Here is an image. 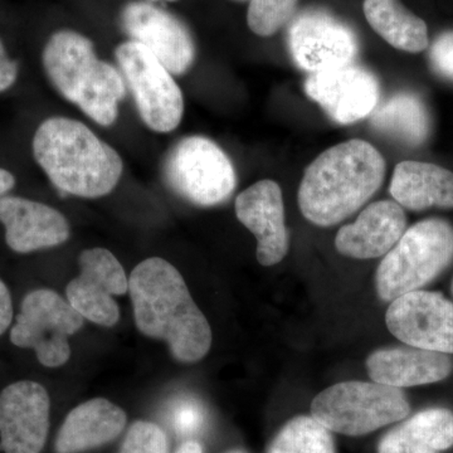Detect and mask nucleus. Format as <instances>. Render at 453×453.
<instances>
[{"label":"nucleus","mask_w":453,"mask_h":453,"mask_svg":"<svg viewBox=\"0 0 453 453\" xmlns=\"http://www.w3.org/2000/svg\"><path fill=\"white\" fill-rule=\"evenodd\" d=\"M85 318L57 292H29L11 332L16 347L33 349L42 365L57 368L71 357L68 338L82 329Z\"/></svg>","instance_id":"9"},{"label":"nucleus","mask_w":453,"mask_h":453,"mask_svg":"<svg viewBox=\"0 0 453 453\" xmlns=\"http://www.w3.org/2000/svg\"><path fill=\"white\" fill-rule=\"evenodd\" d=\"M18 76V64L9 58L5 53L3 42L0 41V92L7 91L16 82Z\"/></svg>","instance_id":"30"},{"label":"nucleus","mask_w":453,"mask_h":453,"mask_svg":"<svg viewBox=\"0 0 453 453\" xmlns=\"http://www.w3.org/2000/svg\"><path fill=\"white\" fill-rule=\"evenodd\" d=\"M288 42L295 64L310 74L353 64L359 50L356 33L320 11L303 12L295 18Z\"/></svg>","instance_id":"12"},{"label":"nucleus","mask_w":453,"mask_h":453,"mask_svg":"<svg viewBox=\"0 0 453 453\" xmlns=\"http://www.w3.org/2000/svg\"><path fill=\"white\" fill-rule=\"evenodd\" d=\"M267 453H336L335 441L314 417L297 416L280 429Z\"/></svg>","instance_id":"25"},{"label":"nucleus","mask_w":453,"mask_h":453,"mask_svg":"<svg viewBox=\"0 0 453 453\" xmlns=\"http://www.w3.org/2000/svg\"><path fill=\"white\" fill-rule=\"evenodd\" d=\"M33 155L59 192L81 198L110 195L124 170L112 146L82 122L62 116L42 122L33 138Z\"/></svg>","instance_id":"3"},{"label":"nucleus","mask_w":453,"mask_h":453,"mask_svg":"<svg viewBox=\"0 0 453 453\" xmlns=\"http://www.w3.org/2000/svg\"><path fill=\"white\" fill-rule=\"evenodd\" d=\"M122 31L142 44L172 74H184L196 59L192 35L177 17L148 2H131L122 9Z\"/></svg>","instance_id":"13"},{"label":"nucleus","mask_w":453,"mask_h":453,"mask_svg":"<svg viewBox=\"0 0 453 453\" xmlns=\"http://www.w3.org/2000/svg\"><path fill=\"white\" fill-rule=\"evenodd\" d=\"M386 160L365 140L327 149L310 164L299 188V207L309 222L332 226L359 211L383 184Z\"/></svg>","instance_id":"2"},{"label":"nucleus","mask_w":453,"mask_h":453,"mask_svg":"<svg viewBox=\"0 0 453 453\" xmlns=\"http://www.w3.org/2000/svg\"><path fill=\"white\" fill-rule=\"evenodd\" d=\"M13 320V303L7 285L0 280V336L3 335Z\"/></svg>","instance_id":"31"},{"label":"nucleus","mask_w":453,"mask_h":453,"mask_svg":"<svg viewBox=\"0 0 453 453\" xmlns=\"http://www.w3.org/2000/svg\"><path fill=\"white\" fill-rule=\"evenodd\" d=\"M453 261V226L447 220H421L408 228L375 273L380 300L419 290L436 279Z\"/></svg>","instance_id":"5"},{"label":"nucleus","mask_w":453,"mask_h":453,"mask_svg":"<svg viewBox=\"0 0 453 453\" xmlns=\"http://www.w3.org/2000/svg\"><path fill=\"white\" fill-rule=\"evenodd\" d=\"M234 2H247V0H234Z\"/></svg>","instance_id":"37"},{"label":"nucleus","mask_w":453,"mask_h":453,"mask_svg":"<svg viewBox=\"0 0 453 453\" xmlns=\"http://www.w3.org/2000/svg\"><path fill=\"white\" fill-rule=\"evenodd\" d=\"M234 210L238 220L257 240L259 264L266 267L280 264L290 249V235L279 184L270 179L257 181L237 196Z\"/></svg>","instance_id":"16"},{"label":"nucleus","mask_w":453,"mask_h":453,"mask_svg":"<svg viewBox=\"0 0 453 453\" xmlns=\"http://www.w3.org/2000/svg\"><path fill=\"white\" fill-rule=\"evenodd\" d=\"M42 62L53 88L89 119L101 127L118 120L127 83L118 68L98 58L88 37L56 32L44 47Z\"/></svg>","instance_id":"4"},{"label":"nucleus","mask_w":453,"mask_h":453,"mask_svg":"<svg viewBox=\"0 0 453 453\" xmlns=\"http://www.w3.org/2000/svg\"><path fill=\"white\" fill-rule=\"evenodd\" d=\"M407 231V217L395 201L372 203L353 225L339 229L335 247L340 255L356 259L381 257Z\"/></svg>","instance_id":"18"},{"label":"nucleus","mask_w":453,"mask_h":453,"mask_svg":"<svg viewBox=\"0 0 453 453\" xmlns=\"http://www.w3.org/2000/svg\"><path fill=\"white\" fill-rule=\"evenodd\" d=\"M389 192L405 210L453 208V173L436 164L402 162L393 173Z\"/></svg>","instance_id":"21"},{"label":"nucleus","mask_w":453,"mask_h":453,"mask_svg":"<svg viewBox=\"0 0 453 453\" xmlns=\"http://www.w3.org/2000/svg\"><path fill=\"white\" fill-rule=\"evenodd\" d=\"M0 222L5 226L8 246L18 253L59 246L71 234L68 220L61 211L20 196L0 198Z\"/></svg>","instance_id":"17"},{"label":"nucleus","mask_w":453,"mask_h":453,"mask_svg":"<svg viewBox=\"0 0 453 453\" xmlns=\"http://www.w3.org/2000/svg\"><path fill=\"white\" fill-rule=\"evenodd\" d=\"M120 453H168V440L155 423L136 421L131 425Z\"/></svg>","instance_id":"27"},{"label":"nucleus","mask_w":453,"mask_h":453,"mask_svg":"<svg viewBox=\"0 0 453 453\" xmlns=\"http://www.w3.org/2000/svg\"><path fill=\"white\" fill-rule=\"evenodd\" d=\"M115 57L146 127L162 134L177 129L183 119L184 97L168 68L134 41L121 43Z\"/></svg>","instance_id":"8"},{"label":"nucleus","mask_w":453,"mask_h":453,"mask_svg":"<svg viewBox=\"0 0 453 453\" xmlns=\"http://www.w3.org/2000/svg\"><path fill=\"white\" fill-rule=\"evenodd\" d=\"M162 172L172 192L199 207L225 203L237 187V175L228 155L205 136L178 140L164 157Z\"/></svg>","instance_id":"7"},{"label":"nucleus","mask_w":453,"mask_h":453,"mask_svg":"<svg viewBox=\"0 0 453 453\" xmlns=\"http://www.w3.org/2000/svg\"><path fill=\"white\" fill-rule=\"evenodd\" d=\"M369 118L375 130L411 146L422 145L431 133L427 107L411 92H401L378 104Z\"/></svg>","instance_id":"24"},{"label":"nucleus","mask_w":453,"mask_h":453,"mask_svg":"<svg viewBox=\"0 0 453 453\" xmlns=\"http://www.w3.org/2000/svg\"><path fill=\"white\" fill-rule=\"evenodd\" d=\"M453 447V412L428 408L390 429L378 453H440Z\"/></svg>","instance_id":"22"},{"label":"nucleus","mask_w":453,"mask_h":453,"mask_svg":"<svg viewBox=\"0 0 453 453\" xmlns=\"http://www.w3.org/2000/svg\"><path fill=\"white\" fill-rule=\"evenodd\" d=\"M363 11L372 31L395 50L419 53L427 49V25L401 0H365Z\"/></svg>","instance_id":"23"},{"label":"nucleus","mask_w":453,"mask_h":453,"mask_svg":"<svg viewBox=\"0 0 453 453\" xmlns=\"http://www.w3.org/2000/svg\"><path fill=\"white\" fill-rule=\"evenodd\" d=\"M50 395L37 381L11 384L0 393V449L41 453L50 429Z\"/></svg>","instance_id":"15"},{"label":"nucleus","mask_w":453,"mask_h":453,"mask_svg":"<svg viewBox=\"0 0 453 453\" xmlns=\"http://www.w3.org/2000/svg\"><path fill=\"white\" fill-rule=\"evenodd\" d=\"M226 453H249V452L244 451V449H231V451H228Z\"/></svg>","instance_id":"34"},{"label":"nucleus","mask_w":453,"mask_h":453,"mask_svg":"<svg viewBox=\"0 0 453 453\" xmlns=\"http://www.w3.org/2000/svg\"><path fill=\"white\" fill-rule=\"evenodd\" d=\"M305 92L340 125L368 118L380 100V85L375 74L354 64L310 74Z\"/></svg>","instance_id":"14"},{"label":"nucleus","mask_w":453,"mask_h":453,"mask_svg":"<svg viewBox=\"0 0 453 453\" xmlns=\"http://www.w3.org/2000/svg\"><path fill=\"white\" fill-rule=\"evenodd\" d=\"M175 453H204V451H203L201 443L196 442V441H187L179 447Z\"/></svg>","instance_id":"33"},{"label":"nucleus","mask_w":453,"mask_h":453,"mask_svg":"<svg viewBox=\"0 0 453 453\" xmlns=\"http://www.w3.org/2000/svg\"><path fill=\"white\" fill-rule=\"evenodd\" d=\"M149 2H154V3H157V2L172 3V2H177V0H149Z\"/></svg>","instance_id":"35"},{"label":"nucleus","mask_w":453,"mask_h":453,"mask_svg":"<svg viewBox=\"0 0 453 453\" xmlns=\"http://www.w3.org/2000/svg\"><path fill=\"white\" fill-rule=\"evenodd\" d=\"M386 324L405 345L453 354V303L440 292L417 290L396 297Z\"/></svg>","instance_id":"10"},{"label":"nucleus","mask_w":453,"mask_h":453,"mask_svg":"<svg viewBox=\"0 0 453 453\" xmlns=\"http://www.w3.org/2000/svg\"><path fill=\"white\" fill-rule=\"evenodd\" d=\"M204 422L202 405L193 399H183L173 408V425L179 434H192Z\"/></svg>","instance_id":"28"},{"label":"nucleus","mask_w":453,"mask_h":453,"mask_svg":"<svg viewBox=\"0 0 453 453\" xmlns=\"http://www.w3.org/2000/svg\"><path fill=\"white\" fill-rule=\"evenodd\" d=\"M429 56L434 71L446 79L453 80V32L442 33L434 41Z\"/></svg>","instance_id":"29"},{"label":"nucleus","mask_w":453,"mask_h":453,"mask_svg":"<svg viewBox=\"0 0 453 453\" xmlns=\"http://www.w3.org/2000/svg\"><path fill=\"white\" fill-rule=\"evenodd\" d=\"M81 273L68 282L67 301L91 323L111 327L120 320L113 296L129 291V279L120 261L109 250H86L80 256Z\"/></svg>","instance_id":"11"},{"label":"nucleus","mask_w":453,"mask_h":453,"mask_svg":"<svg viewBox=\"0 0 453 453\" xmlns=\"http://www.w3.org/2000/svg\"><path fill=\"white\" fill-rule=\"evenodd\" d=\"M411 404L403 390L377 381L350 380L319 393L311 416L325 428L344 436L359 437L403 421Z\"/></svg>","instance_id":"6"},{"label":"nucleus","mask_w":453,"mask_h":453,"mask_svg":"<svg viewBox=\"0 0 453 453\" xmlns=\"http://www.w3.org/2000/svg\"><path fill=\"white\" fill-rule=\"evenodd\" d=\"M366 369L372 381L402 389L446 380L452 372L453 360L449 354L407 345L372 351Z\"/></svg>","instance_id":"19"},{"label":"nucleus","mask_w":453,"mask_h":453,"mask_svg":"<svg viewBox=\"0 0 453 453\" xmlns=\"http://www.w3.org/2000/svg\"><path fill=\"white\" fill-rule=\"evenodd\" d=\"M16 184V179L13 174L9 173L8 170L0 168V198L3 196L7 195L9 190Z\"/></svg>","instance_id":"32"},{"label":"nucleus","mask_w":453,"mask_h":453,"mask_svg":"<svg viewBox=\"0 0 453 453\" xmlns=\"http://www.w3.org/2000/svg\"><path fill=\"white\" fill-rule=\"evenodd\" d=\"M299 0H250L247 25L259 37H271L288 25Z\"/></svg>","instance_id":"26"},{"label":"nucleus","mask_w":453,"mask_h":453,"mask_svg":"<svg viewBox=\"0 0 453 453\" xmlns=\"http://www.w3.org/2000/svg\"><path fill=\"white\" fill-rule=\"evenodd\" d=\"M129 292L142 335L168 342L178 362L196 363L207 356L211 347L210 323L170 262L159 257L140 262L131 273Z\"/></svg>","instance_id":"1"},{"label":"nucleus","mask_w":453,"mask_h":453,"mask_svg":"<svg viewBox=\"0 0 453 453\" xmlns=\"http://www.w3.org/2000/svg\"><path fill=\"white\" fill-rule=\"evenodd\" d=\"M125 411L105 398L77 405L57 434L56 453H82L111 442L127 426Z\"/></svg>","instance_id":"20"},{"label":"nucleus","mask_w":453,"mask_h":453,"mask_svg":"<svg viewBox=\"0 0 453 453\" xmlns=\"http://www.w3.org/2000/svg\"><path fill=\"white\" fill-rule=\"evenodd\" d=\"M451 291H452V296H453V279H452V283H451Z\"/></svg>","instance_id":"36"}]
</instances>
